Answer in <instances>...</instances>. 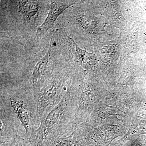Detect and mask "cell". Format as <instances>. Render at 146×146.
<instances>
[{"instance_id":"obj_1","label":"cell","mask_w":146,"mask_h":146,"mask_svg":"<svg viewBox=\"0 0 146 146\" xmlns=\"http://www.w3.org/2000/svg\"><path fill=\"white\" fill-rule=\"evenodd\" d=\"M0 102L7 105L25 130V138L29 139L39 126L37 107L31 88L23 84H12L1 87Z\"/></svg>"},{"instance_id":"obj_2","label":"cell","mask_w":146,"mask_h":146,"mask_svg":"<svg viewBox=\"0 0 146 146\" xmlns=\"http://www.w3.org/2000/svg\"><path fill=\"white\" fill-rule=\"evenodd\" d=\"M71 90L70 84L63 98L42 116L38 127L29 140L31 146H43L49 139L68 132L70 129Z\"/></svg>"},{"instance_id":"obj_3","label":"cell","mask_w":146,"mask_h":146,"mask_svg":"<svg viewBox=\"0 0 146 146\" xmlns=\"http://www.w3.org/2000/svg\"><path fill=\"white\" fill-rule=\"evenodd\" d=\"M68 82L64 69H54L42 82L32 87L37 107V119L39 125L43 115L48 110L58 104L63 98Z\"/></svg>"},{"instance_id":"obj_4","label":"cell","mask_w":146,"mask_h":146,"mask_svg":"<svg viewBox=\"0 0 146 146\" xmlns=\"http://www.w3.org/2000/svg\"><path fill=\"white\" fill-rule=\"evenodd\" d=\"M0 143L10 140L18 134L20 124L7 105L0 102Z\"/></svg>"},{"instance_id":"obj_5","label":"cell","mask_w":146,"mask_h":146,"mask_svg":"<svg viewBox=\"0 0 146 146\" xmlns=\"http://www.w3.org/2000/svg\"><path fill=\"white\" fill-rule=\"evenodd\" d=\"M73 2L65 1H53L50 3L49 11L47 18L37 29L38 34H41L54 27L57 18L71 6L75 4Z\"/></svg>"},{"instance_id":"obj_6","label":"cell","mask_w":146,"mask_h":146,"mask_svg":"<svg viewBox=\"0 0 146 146\" xmlns=\"http://www.w3.org/2000/svg\"><path fill=\"white\" fill-rule=\"evenodd\" d=\"M19 12L25 23H31L37 18L40 9V1H16Z\"/></svg>"},{"instance_id":"obj_7","label":"cell","mask_w":146,"mask_h":146,"mask_svg":"<svg viewBox=\"0 0 146 146\" xmlns=\"http://www.w3.org/2000/svg\"><path fill=\"white\" fill-rule=\"evenodd\" d=\"M0 146H31L28 140L23 138L19 134L10 140L0 143Z\"/></svg>"},{"instance_id":"obj_8","label":"cell","mask_w":146,"mask_h":146,"mask_svg":"<svg viewBox=\"0 0 146 146\" xmlns=\"http://www.w3.org/2000/svg\"><path fill=\"white\" fill-rule=\"evenodd\" d=\"M73 42L76 46V55L80 61L83 64L88 63L90 64L92 60V53L81 49L74 41Z\"/></svg>"}]
</instances>
